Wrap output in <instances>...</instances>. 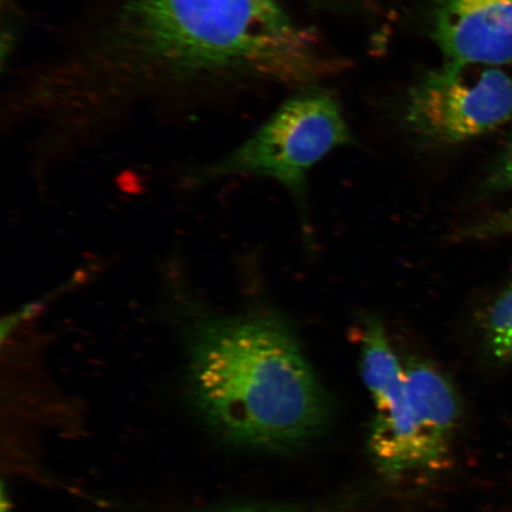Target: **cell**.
<instances>
[{
	"instance_id": "6da1fadb",
	"label": "cell",
	"mask_w": 512,
	"mask_h": 512,
	"mask_svg": "<svg viewBox=\"0 0 512 512\" xmlns=\"http://www.w3.org/2000/svg\"><path fill=\"white\" fill-rule=\"evenodd\" d=\"M184 332L196 399L228 437L287 446L323 426V388L285 320L266 312H197Z\"/></svg>"
},
{
	"instance_id": "7a4b0ae2",
	"label": "cell",
	"mask_w": 512,
	"mask_h": 512,
	"mask_svg": "<svg viewBox=\"0 0 512 512\" xmlns=\"http://www.w3.org/2000/svg\"><path fill=\"white\" fill-rule=\"evenodd\" d=\"M121 19L127 48L171 74L309 83L338 67L278 0H131Z\"/></svg>"
},
{
	"instance_id": "3957f363",
	"label": "cell",
	"mask_w": 512,
	"mask_h": 512,
	"mask_svg": "<svg viewBox=\"0 0 512 512\" xmlns=\"http://www.w3.org/2000/svg\"><path fill=\"white\" fill-rule=\"evenodd\" d=\"M350 142L347 120L334 96L307 91L287 100L246 143L202 170L194 182L233 175L262 176L303 197L313 166Z\"/></svg>"
},
{
	"instance_id": "277c9868",
	"label": "cell",
	"mask_w": 512,
	"mask_h": 512,
	"mask_svg": "<svg viewBox=\"0 0 512 512\" xmlns=\"http://www.w3.org/2000/svg\"><path fill=\"white\" fill-rule=\"evenodd\" d=\"M406 120L433 143L483 136L512 120V78L502 67L445 61L409 92Z\"/></svg>"
},
{
	"instance_id": "5b68a950",
	"label": "cell",
	"mask_w": 512,
	"mask_h": 512,
	"mask_svg": "<svg viewBox=\"0 0 512 512\" xmlns=\"http://www.w3.org/2000/svg\"><path fill=\"white\" fill-rule=\"evenodd\" d=\"M362 377L375 405L370 448L389 475L428 467L424 438L401 366L380 319L369 318L362 336Z\"/></svg>"
},
{
	"instance_id": "8992f818",
	"label": "cell",
	"mask_w": 512,
	"mask_h": 512,
	"mask_svg": "<svg viewBox=\"0 0 512 512\" xmlns=\"http://www.w3.org/2000/svg\"><path fill=\"white\" fill-rule=\"evenodd\" d=\"M432 29L445 61L512 63V0H437Z\"/></svg>"
},
{
	"instance_id": "52a82bcc",
	"label": "cell",
	"mask_w": 512,
	"mask_h": 512,
	"mask_svg": "<svg viewBox=\"0 0 512 512\" xmlns=\"http://www.w3.org/2000/svg\"><path fill=\"white\" fill-rule=\"evenodd\" d=\"M405 371L428 467H437L446 456L448 441L456 428L459 401L451 383L430 364L413 362Z\"/></svg>"
},
{
	"instance_id": "ba28073f",
	"label": "cell",
	"mask_w": 512,
	"mask_h": 512,
	"mask_svg": "<svg viewBox=\"0 0 512 512\" xmlns=\"http://www.w3.org/2000/svg\"><path fill=\"white\" fill-rule=\"evenodd\" d=\"M485 332L492 355L497 360L512 361V283L490 306Z\"/></svg>"
},
{
	"instance_id": "9c48e42d",
	"label": "cell",
	"mask_w": 512,
	"mask_h": 512,
	"mask_svg": "<svg viewBox=\"0 0 512 512\" xmlns=\"http://www.w3.org/2000/svg\"><path fill=\"white\" fill-rule=\"evenodd\" d=\"M505 236H512V206L472 224L462 233V238L467 240H488Z\"/></svg>"
},
{
	"instance_id": "30bf717a",
	"label": "cell",
	"mask_w": 512,
	"mask_h": 512,
	"mask_svg": "<svg viewBox=\"0 0 512 512\" xmlns=\"http://www.w3.org/2000/svg\"><path fill=\"white\" fill-rule=\"evenodd\" d=\"M488 187L494 191L512 190V139L492 171Z\"/></svg>"
},
{
	"instance_id": "8fae6325",
	"label": "cell",
	"mask_w": 512,
	"mask_h": 512,
	"mask_svg": "<svg viewBox=\"0 0 512 512\" xmlns=\"http://www.w3.org/2000/svg\"><path fill=\"white\" fill-rule=\"evenodd\" d=\"M246 512H249V511H246Z\"/></svg>"
}]
</instances>
